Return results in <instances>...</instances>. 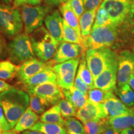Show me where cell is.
Masks as SVG:
<instances>
[{
    "mask_svg": "<svg viewBox=\"0 0 134 134\" xmlns=\"http://www.w3.org/2000/svg\"><path fill=\"white\" fill-rule=\"evenodd\" d=\"M134 44V24L115 26L109 24L92 30L83 38V50L108 47L117 52Z\"/></svg>",
    "mask_w": 134,
    "mask_h": 134,
    "instance_id": "1",
    "label": "cell"
},
{
    "mask_svg": "<svg viewBox=\"0 0 134 134\" xmlns=\"http://www.w3.org/2000/svg\"><path fill=\"white\" fill-rule=\"evenodd\" d=\"M29 94L14 87L0 93V105L12 129L29 107Z\"/></svg>",
    "mask_w": 134,
    "mask_h": 134,
    "instance_id": "2",
    "label": "cell"
},
{
    "mask_svg": "<svg viewBox=\"0 0 134 134\" xmlns=\"http://www.w3.org/2000/svg\"><path fill=\"white\" fill-rule=\"evenodd\" d=\"M43 5L31 6L25 4L21 6V13L24 24V33L31 35L34 31L42 26L45 18L53 11V8L58 4L60 0H46Z\"/></svg>",
    "mask_w": 134,
    "mask_h": 134,
    "instance_id": "3",
    "label": "cell"
},
{
    "mask_svg": "<svg viewBox=\"0 0 134 134\" xmlns=\"http://www.w3.org/2000/svg\"><path fill=\"white\" fill-rule=\"evenodd\" d=\"M35 55L38 59L47 62L52 59L59 42L45 27L41 26L30 35Z\"/></svg>",
    "mask_w": 134,
    "mask_h": 134,
    "instance_id": "4",
    "label": "cell"
},
{
    "mask_svg": "<svg viewBox=\"0 0 134 134\" xmlns=\"http://www.w3.org/2000/svg\"><path fill=\"white\" fill-rule=\"evenodd\" d=\"M115 26L134 24V0H104L100 4Z\"/></svg>",
    "mask_w": 134,
    "mask_h": 134,
    "instance_id": "5",
    "label": "cell"
},
{
    "mask_svg": "<svg viewBox=\"0 0 134 134\" xmlns=\"http://www.w3.org/2000/svg\"><path fill=\"white\" fill-rule=\"evenodd\" d=\"M24 29L21 11L18 8L0 3V32L13 38Z\"/></svg>",
    "mask_w": 134,
    "mask_h": 134,
    "instance_id": "6",
    "label": "cell"
},
{
    "mask_svg": "<svg viewBox=\"0 0 134 134\" xmlns=\"http://www.w3.org/2000/svg\"><path fill=\"white\" fill-rule=\"evenodd\" d=\"M7 52L11 61L16 63L22 64L35 57L31 38L26 33L14 37L8 43Z\"/></svg>",
    "mask_w": 134,
    "mask_h": 134,
    "instance_id": "7",
    "label": "cell"
},
{
    "mask_svg": "<svg viewBox=\"0 0 134 134\" xmlns=\"http://www.w3.org/2000/svg\"><path fill=\"white\" fill-rule=\"evenodd\" d=\"M117 56V52L108 47L86 50L85 58L94 80L104 71L108 63Z\"/></svg>",
    "mask_w": 134,
    "mask_h": 134,
    "instance_id": "8",
    "label": "cell"
},
{
    "mask_svg": "<svg viewBox=\"0 0 134 134\" xmlns=\"http://www.w3.org/2000/svg\"><path fill=\"white\" fill-rule=\"evenodd\" d=\"M80 61L78 57L53 66L52 69L57 75V85L62 90H68L74 86Z\"/></svg>",
    "mask_w": 134,
    "mask_h": 134,
    "instance_id": "9",
    "label": "cell"
},
{
    "mask_svg": "<svg viewBox=\"0 0 134 134\" xmlns=\"http://www.w3.org/2000/svg\"><path fill=\"white\" fill-rule=\"evenodd\" d=\"M132 76H134L133 53L129 49L120 50L118 52L117 86L128 83Z\"/></svg>",
    "mask_w": 134,
    "mask_h": 134,
    "instance_id": "10",
    "label": "cell"
},
{
    "mask_svg": "<svg viewBox=\"0 0 134 134\" xmlns=\"http://www.w3.org/2000/svg\"><path fill=\"white\" fill-rule=\"evenodd\" d=\"M118 56L107 65L104 71L94 80V86L104 91H114L117 88Z\"/></svg>",
    "mask_w": 134,
    "mask_h": 134,
    "instance_id": "11",
    "label": "cell"
},
{
    "mask_svg": "<svg viewBox=\"0 0 134 134\" xmlns=\"http://www.w3.org/2000/svg\"><path fill=\"white\" fill-rule=\"evenodd\" d=\"M28 94H34L45 99L52 105L57 104L64 98L62 90L54 83H45L32 88H26Z\"/></svg>",
    "mask_w": 134,
    "mask_h": 134,
    "instance_id": "12",
    "label": "cell"
},
{
    "mask_svg": "<svg viewBox=\"0 0 134 134\" xmlns=\"http://www.w3.org/2000/svg\"><path fill=\"white\" fill-rule=\"evenodd\" d=\"M53 65H55L52 60L47 62H44L34 57L19 65L16 77L18 81L23 83L46 68L53 67Z\"/></svg>",
    "mask_w": 134,
    "mask_h": 134,
    "instance_id": "13",
    "label": "cell"
},
{
    "mask_svg": "<svg viewBox=\"0 0 134 134\" xmlns=\"http://www.w3.org/2000/svg\"><path fill=\"white\" fill-rule=\"evenodd\" d=\"M82 51L83 48L80 45L63 41L58 45L52 61L56 65L75 59L78 58Z\"/></svg>",
    "mask_w": 134,
    "mask_h": 134,
    "instance_id": "14",
    "label": "cell"
},
{
    "mask_svg": "<svg viewBox=\"0 0 134 134\" xmlns=\"http://www.w3.org/2000/svg\"><path fill=\"white\" fill-rule=\"evenodd\" d=\"M75 116L82 123L90 120L107 119L103 104L93 103L89 100L85 106L77 110Z\"/></svg>",
    "mask_w": 134,
    "mask_h": 134,
    "instance_id": "15",
    "label": "cell"
},
{
    "mask_svg": "<svg viewBox=\"0 0 134 134\" xmlns=\"http://www.w3.org/2000/svg\"><path fill=\"white\" fill-rule=\"evenodd\" d=\"M46 28L58 42L63 40V18L58 10H53L45 18Z\"/></svg>",
    "mask_w": 134,
    "mask_h": 134,
    "instance_id": "16",
    "label": "cell"
},
{
    "mask_svg": "<svg viewBox=\"0 0 134 134\" xmlns=\"http://www.w3.org/2000/svg\"><path fill=\"white\" fill-rule=\"evenodd\" d=\"M107 118L119 116L130 113L132 109L128 108L117 97L113 91H110L106 99L103 103Z\"/></svg>",
    "mask_w": 134,
    "mask_h": 134,
    "instance_id": "17",
    "label": "cell"
},
{
    "mask_svg": "<svg viewBox=\"0 0 134 134\" xmlns=\"http://www.w3.org/2000/svg\"><path fill=\"white\" fill-rule=\"evenodd\" d=\"M22 83L24 85L25 89L32 88L45 83L57 84V75L53 70L52 67H49Z\"/></svg>",
    "mask_w": 134,
    "mask_h": 134,
    "instance_id": "18",
    "label": "cell"
},
{
    "mask_svg": "<svg viewBox=\"0 0 134 134\" xmlns=\"http://www.w3.org/2000/svg\"><path fill=\"white\" fill-rule=\"evenodd\" d=\"M108 127L121 132L122 130L134 127V109L130 113L119 116L107 118Z\"/></svg>",
    "mask_w": 134,
    "mask_h": 134,
    "instance_id": "19",
    "label": "cell"
},
{
    "mask_svg": "<svg viewBox=\"0 0 134 134\" xmlns=\"http://www.w3.org/2000/svg\"><path fill=\"white\" fill-rule=\"evenodd\" d=\"M38 115L32 110L29 107L20 117L13 129L17 133H20L29 130L38 121Z\"/></svg>",
    "mask_w": 134,
    "mask_h": 134,
    "instance_id": "20",
    "label": "cell"
},
{
    "mask_svg": "<svg viewBox=\"0 0 134 134\" xmlns=\"http://www.w3.org/2000/svg\"><path fill=\"white\" fill-rule=\"evenodd\" d=\"M65 99L70 101L77 109L85 106L88 102V95L85 94L73 86L68 90H62Z\"/></svg>",
    "mask_w": 134,
    "mask_h": 134,
    "instance_id": "21",
    "label": "cell"
},
{
    "mask_svg": "<svg viewBox=\"0 0 134 134\" xmlns=\"http://www.w3.org/2000/svg\"><path fill=\"white\" fill-rule=\"evenodd\" d=\"M60 12L62 16L63 19L72 27L73 29L76 30L78 34L81 37V31H80L79 19L73 10L70 7L69 3L68 1L62 3L59 8Z\"/></svg>",
    "mask_w": 134,
    "mask_h": 134,
    "instance_id": "22",
    "label": "cell"
},
{
    "mask_svg": "<svg viewBox=\"0 0 134 134\" xmlns=\"http://www.w3.org/2000/svg\"><path fill=\"white\" fill-rule=\"evenodd\" d=\"M40 121L44 123L55 124L65 126L64 120L58 105H53L48 110L45 111L40 117Z\"/></svg>",
    "mask_w": 134,
    "mask_h": 134,
    "instance_id": "23",
    "label": "cell"
},
{
    "mask_svg": "<svg viewBox=\"0 0 134 134\" xmlns=\"http://www.w3.org/2000/svg\"><path fill=\"white\" fill-rule=\"evenodd\" d=\"M97 10L85 11L79 19L80 31L82 38L89 36L93 29V26L94 23Z\"/></svg>",
    "mask_w": 134,
    "mask_h": 134,
    "instance_id": "24",
    "label": "cell"
},
{
    "mask_svg": "<svg viewBox=\"0 0 134 134\" xmlns=\"http://www.w3.org/2000/svg\"><path fill=\"white\" fill-rule=\"evenodd\" d=\"M114 93L127 107H134V91L128 83L120 87L117 86Z\"/></svg>",
    "mask_w": 134,
    "mask_h": 134,
    "instance_id": "25",
    "label": "cell"
},
{
    "mask_svg": "<svg viewBox=\"0 0 134 134\" xmlns=\"http://www.w3.org/2000/svg\"><path fill=\"white\" fill-rule=\"evenodd\" d=\"M29 130H36L44 134H67L65 126L41 121L37 122Z\"/></svg>",
    "mask_w": 134,
    "mask_h": 134,
    "instance_id": "26",
    "label": "cell"
},
{
    "mask_svg": "<svg viewBox=\"0 0 134 134\" xmlns=\"http://www.w3.org/2000/svg\"><path fill=\"white\" fill-rule=\"evenodd\" d=\"M19 65H15L10 60L0 62V79L10 80L17 76Z\"/></svg>",
    "mask_w": 134,
    "mask_h": 134,
    "instance_id": "27",
    "label": "cell"
},
{
    "mask_svg": "<svg viewBox=\"0 0 134 134\" xmlns=\"http://www.w3.org/2000/svg\"><path fill=\"white\" fill-rule=\"evenodd\" d=\"M76 75L79 76L81 79L83 80L90 86V89L94 88V78L87 65L85 56H83L81 59H80Z\"/></svg>",
    "mask_w": 134,
    "mask_h": 134,
    "instance_id": "28",
    "label": "cell"
},
{
    "mask_svg": "<svg viewBox=\"0 0 134 134\" xmlns=\"http://www.w3.org/2000/svg\"><path fill=\"white\" fill-rule=\"evenodd\" d=\"M83 124L86 134H102L108 127L107 119L90 120Z\"/></svg>",
    "mask_w": 134,
    "mask_h": 134,
    "instance_id": "29",
    "label": "cell"
},
{
    "mask_svg": "<svg viewBox=\"0 0 134 134\" xmlns=\"http://www.w3.org/2000/svg\"><path fill=\"white\" fill-rule=\"evenodd\" d=\"M29 95L30 98L29 108L37 115L42 114L46 111L47 109L52 105L47 100L34 94L30 93Z\"/></svg>",
    "mask_w": 134,
    "mask_h": 134,
    "instance_id": "30",
    "label": "cell"
},
{
    "mask_svg": "<svg viewBox=\"0 0 134 134\" xmlns=\"http://www.w3.org/2000/svg\"><path fill=\"white\" fill-rule=\"evenodd\" d=\"M67 42L76 43L82 47L83 38L78 34L76 30L70 26L63 19V40Z\"/></svg>",
    "mask_w": 134,
    "mask_h": 134,
    "instance_id": "31",
    "label": "cell"
},
{
    "mask_svg": "<svg viewBox=\"0 0 134 134\" xmlns=\"http://www.w3.org/2000/svg\"><path fill=\"white\" fill-rule=\"evenodd\" d=\"M65 127L67 134H86L83 124L74 117L66 119Z\"/></svg>",
    "mask_w": 134,
    "mask_h": 134,
    "instance_id": "32",
    "label": "cell"
},
{
    "mask_svg": "<svg viewBox=\"0 0 134 134\" xmlns=\"http://www.w3.org/2000/svg\"><path fill=\"white\" fill-rule=\"evenodd\" d=\"M57 105L59 107L62 115L63 118H70L75 116L76 115L77 109L70 101L65 99L63 98L60 100Z\"/></svg>",
    "mask_w": 134,
    "mask_h": 134,
    "instance_id": "33",
    "label": "cell"
},
{
    "mask_svg": "<svg viewBox=\"0 0 134 134\" xmlns=\"http://www.w3.org/2000/svg\"><path fill=\"white\" fill-rule=\"evenodd\" d=\"M109 93V91H104L99 88L91 89L88 93V100L96 104L103 103L106 99Z\"/></svg>",
    "mask_w": 134,
    "mask_h": 134,
    "instance_id": "34",
    "label": "cell"
},
{
    "mask_svg": "<svg viewBox=\"0 0 134 134\" xmlns=\"http://www.w3.org/2000/svg\"><path fill=\"white\" fill-rule=\"evenodd\" d=\"M109 24H111V23H110L108 12L104 8L99 6L97 10L96 18H95L94 23L93 26V29H95L96 28Z\"/></svg>",
    "mask_w": 134,
    "mask_h": 134,
    "instance_id": "35",
    "label": "cell"
},
{
    "mask_svg": "<svg viewBox=\"0 0 134 134\" xmlns=\"http://www.w3.org/2000/svg\"><path fill=\"white\" fill-rule=\"evenodd\" d=\"M71 9L75 13L78 19L82 16L85 11L84 8L83 0H67Z\"/></svg>",
    "mask_w": 134,
    "mask_h": 134,
    "instance_id": "36",
    "label": "cell"
},
{
    "mask_svg": "<svg viewBox=\"0 0 134 134\" xmlns=\"http://www.w3.org/2000/svg\"><path fill=\"white\" fill-rule=\"evenodd\" d=\"M74 86L77 89V90H80V91H81L82 93H83L84 94L87 95H88V91L91 90L90 86H89L83 80H81V78H80L79 76H78L77 75L75 79Z\"/></svg>",
    "mask_w": 134,
    "mask_h": 134,
    "instance_id": "37",
    "label": "cell"
},
{
    "mask_svg": "<svg viewBox=\"0 0 134 134\" xmlns=\"http://www.w3.org/2000/svg\"><path fill=\"white\" fill-rule=\"evenodd\" d=\"M104 0H83L85 11L98 9Z\"/></svg>",
    "mask_w": 134,
    "mask_h": 134,
    "instance_id": "38",
    "label": "cell"
},
{
    "mask_svg": "<svg viewBox=\"0 0 134 134\" xmlns=\"http://www.w3.org/2000/svg\"><path fill=\"white\" fill-rule=\"evenodd\" d=\"M0 123H1L2 129L4 131H8V130H12L9 124L8 123L7 119H6V116H5L4 111H3L2 108L0 105Z\"/></svg>",
    "mask_w": 134,
    "mask_h": 134,
    "instance_id": "39",
    "label": "cell"
},
{
    "mask_svg": "<svg viewBox=\"0 0 134 134\" xmlns=\"http://www.w3.org/2000/svg\"><path fill=\"white\" fill-rule=\"evenodd\" d=\"M13 88V86L10 85L9 83L5 81L4 80L0 79V93L8 91V90H9Z\"/></svg>",
    "mask_w": 134,
    "mask_h": 134,
    "instance_id": "40",
    "label": "cell"
},
{
    "mask_svg": "<svg viewBox=\"0 0 134 134\" xmlns=\"http://www.w3.org/2000/svg\"><path fill=\"white\" fill-rule=\"evenodd\" d=\"M5 48H6L5 40L2 36V34H1V33L0 32V55L2 54Z\"/></svg>",
    "mask_w": 134,
    "mask_h": 134,
    "instance_id": "41",
    "label": "cell"
},
{
    "mask_svg": "<svg viewBox=\"0 0 134 134\" xmlns=\"http://www.w3.org/2000/svg\"><path fill=\"white\" fill-rule=\"evenodd\" d=\"M120 131L108 127L102 134H120Z\"/></svg>",
    "mask_w": 134,
    "mask_h": 134,
    "instance_id": "42",
    "label": "cell"
},
{
    "mask_svg": "<svg viewBox=\"0 0 134 134\" xmlns=\"http://www.w3.org/2000/svg\"><path fill=\"white\" fill-rule=\"evenodd\" d=\"M27 0H14L13 1V6L15 8H18L23 5L26 4Z\"/></svg>",
    "mask_w": 134,
    "mask_h": 134,
    "instance_id": "43",
    "label": "cell"
},
{
    "mask_svg": "<svg viewBox=\"0 0 134 134\" xmlns=\"http://www.w3.org/2000/svg\"><path fill=\"white\" fill-rule=\"evenodd\" d=\"M43 0H27L26 4L31 6H37L42 2Z\"/></svg>",
    "mask_w": 134,
    "mask_h": 134,
    "instance_id": "44",
    "label": "cell"
},
{
    "mask_svg": "<svg viewBox=\"0 0 134 134\" xmlns=\"http://www.w3.org/2000/svg\"><path fill=\"white\" fill-rule=\"evenodd\" d=\"M120 134H134V129L133 127H131L123 130L120 132Z\"/></svg>",
    "mask_w": 134,
    "mask_h": 134,
    "instance_id": "45",
    "label": "cell"
},
{
    "mask_svg": "<svg viewBox=\"0 0 134 134\" xmlns=\"http://www.w3.org/2000/svg\"><path fill=\"white\" fill-rule=\"evenodd\" d=\"M22 134H44V133L38 131H36V130H26V131L23 132Z\"/></svg>",
    "mask_w": 134,
    "mask_h": 134,
    "instance_id": "46",
    "label": "cell"
},
{
    "mask_svg": "<svg viewBox=\"0 0 134 134\" xmlns=\"http://www.w3.org/2000/svg\"><path fill=\"white\" fill-rule=\"evenodd\" d=\"M128 84L130 85V86L131 87V88L134 91V76H131V78H130L129 81L128 82Z\"/></svg>",
    "mask_w": 134,
    "mask_h": 134,
    "instance_id": "47",
    "label": "cell"
},
{
    "mask_svg": "<svg viewBox=\"0 0 134 134\" xmlns=\"http://www.w3.org/2000/svg\"><path fill=\"white\" fill-rule=\"evenodd\" d=\"M18 133L16 131H14V129L11 130H8V131H4L3 132V134H17Z\"/></svg>",
    "mask_w": 134,
    "mask_h": 134,
    "instance_id": "48",
    "label": "cell"
},
{
    "mask_svg": "<svg viewBox=\"0 0 134 134\" xmlns=\"http://www.w3.org/2000/svg\"><path fill=\"white\" fill-rule=\"evenodd\" d=\"M2 2L4 3V4H9L12 2L13 0H1Z\"/></svg>",
    "mask_w": 134,
    "mask_h": 134,
    "instance_id": "49",
    "label": "cell"
},
{
    "mask_svg": "<svg viewBox=\"0 0 134 134\" xmlns=\"http://www.w3.org/2000/svg\"><path fill=\"white\" fill-rule=\"evenodd\" d=\"M3 130L2 129V127H1V123H0V134H3Z\"/></svg>",
    "mask_w": 134,
    "mask_h": 134,
    "instance_id": "50",
    "label": "cell"
},
{
    "mask_svg": "<svg viewBox=\"0 0 134 134\" xmlns=\"http://www.w3.org/2000/svg\"><path fill=\"white\" fill-rule=\"evenodd\" d=\"M131 49H132V52H133V54H134V44H133V46L132 47Z\"/></svg>",
    "mask_w": 134,
    "mask_h": 134,
    "instance_id": "51",
    "label": "cell"
},
{
    "mask_svg": "<svg viewBox=\"0 0 134 134\" xmlns=\"http://www.w3.org/2000/svg\"><path fill=\"white\" fill-rule=\"evenodd\" d=\"M67 1V0H63V1H62V3H63V2H65V1Z\"/></svg>",
    "mask_w": 134,
    "mask_h": 134,
    "instance_id": "52",
    "label": "cell"
},
{
    "mask_svg": "<svg viewBox=\"0 0 134 134\" xmlns=\"http://www.w3.org/2000/svg\"><path fill=\"white\" fill-rule=\"evenodd\" d=\"M62 1H63V0H60V2H62Z\"/></svg>",
    "mask_w": 134,
    "mask_h": 134,
    "instance_id": "53",
    "label": "cell"
},
{
    "mask_svg": "<svg viewBox=\"0 0 134 134\" xmlns=\"http://www.w3.org/2000/svg\"><path fill=\"white\" fill-rule=\"evenodd\" d=\"M133 22H134V18H133Z\"/></svg>",
    "mask_w": 134,
    "mask_h": 134,
    "instance_id": "54",
    "label": "cell"
},
{
    "mask_svg": "<svg viewBox=\"0 0 134 134\" xmlns=\"http://www.w3.org/2000/svg\"><path fill=\"white\" fill-rule=\"evenodd\" d=\"M133 129H134V127H133Z\"/></svg>",
    "mask_w": 134,
    "mask_h": 134,
    "instance_id": "55",
    "label": "cell"
}]
</instances>
